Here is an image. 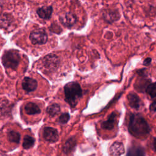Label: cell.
<instances>
[{"instance_id":"1","label":"cell","mask_w":156,"mask_h":156,"mask_svg":"<svg viewBox=\"0 0 156 156\" xmlns=\"http://www.w3.org/2000/svg\"><path fill=\"white\" fill-rule=\"evenodd\" d=\"M129 130L132 135L141 138L149 133L150 127L147 121L141 115L133 114L130 118Z\"/></svg>"},{"instance_id":"2","label":"cell","mask_w":156,"mask_h":156,"mask_svg":"<svg viewBox=\"0 0 156 156\" xmlns=\"http://www.w3.org/2000/svg\"><path fill=\"white\" fill-rule=\"evenodd\" d=\"M66 101L74 107L77 103L78 99L82 96V91L79 84L75 82L66 83L64 87Z\"/></svg>"},{"instance_id":"3","label":"cell","mask_w":156,"mask_h":156,"mask_svg":"<svg viewBox=\"0 0 156 156\" xmlns=\"http://www.w3.org/2000/svg\"><path fill=\"white\" fill-rule=\"evenodd\" d=\"M20 55L16 50L6 51L2 57V63L5 68L15 69L20 63Z\"/></svg>"},{"instance_id":"4","label":"cell","mask_w":156,"mask_h":156,"mask_svg":"<svg viewBox=\"0 0 156 156\" xmlns=\"http://www.w3.org/2000/svg\"><path fill=\"white\" fill-rule=\"evenodd\" d=\"M29 39L32 44L41 45L48 41V35L43 29H38L30 32Z\"/></svg>"},{"instance_id":"5","label":"cell","mask_w":156,"mask_h":156,"mask_svg":"<svg viewBox=\"0 0 156 156\" xmlns=\"http://www.w3.org/2000/svg\"><path fill=\"white\" fill-rule=\"evenodd\" d=\"M59 58L55 54H50L46 55L42 61L43 66L45 70L49 72L55 70L59 65Z\"/></svg>"},{"instance_id":"6","label":"cell","mask_w":156,"mask_h":156,"mask_svg":"<svg viewBox=\"0 0 156 156\" xmlns=\"http://www.w3.org/2000/svg\"><path fill=\"white\" fill-rule=\"evenodd\" d=\"M59 20L65 27H71L77 22V18L73 13L66 12L59 16Z\"/></svg>"},{"instance_id":"7","label":"cell","mask_w":156,"mask_h":156,"mask_svg":"<svg viewBox=\"0 0 156 156\" xmlns=\"http://www.w3.org/2000/svg\"><path fill=\"white\" fill-rule=\"evenodd\" d=\"M43 137L45 140L50 143L56 142L58 140V132L52 127H45L43 130Z\"/></svg>"},{"instance_id":"8","label":"cell","mask_w":156,"mask_h":156,"mask_svg":"<svg viewBox=\"0 0 156 156\" xmlns=\"http://www.w3.org/2000/svg\"><path fill=\"white\" fill-rule=\"evenodd\" d=\"M37 82L30 77H24L22 82V87L27 92L34 91L37 87Z\"/></svg>"},{"instance_id":"9","label":"cell","mask_w":156,"mask_h":156,"mask_svg":"<svg viewBox=\"0 0 156 156\" xmlns=\"http://www.w3.org/2000/svg\"><path fill=\"white\" fill-rule=\"evenodd\" d=\"M110 156H121L124 153V147L122 143L115 142L110 147Z\"/></svg>"},{"instance_id":"10","label":"cell","mask_w":156,"mask_h":156,"mask_svg":"<svg viewBox=\"0 0 156 156\" xmlns=\"http://www.w3.org/2000/svg\"><path fill=\"white\" fill-rule=\"evenodd\" d=\"M53 9L52 6H43L37 10L38 16L44 20H49L52 13Z\"/></svg>"},{"instance_id":"11","label":"cell","mask_w":156,"mask_h":156,"mask_svg":"<svg viewBox=\"0 0 156 156\" xmlns=\"http://www.w3.org/2000/svg\"><path fill=\"white\" fill-rule=\"evenodd\" d=\"M13 23V17L7 13L2 14L0 16V27L7 29L10 28Z\"/></svg>"},{"instance_id":"12","label":"cell","mask_w":156,"mask_h":156,"mask_svg":"<svg viewBox=\"0 0 156 156\" xmlns=\"http://www.w3.org/2000/svg\"><path fill=\"white\" fill-rule=\"evenodd\" d=\"M116 115L115 112L112 113L108 117V119L107 121L102 122L101 124V127L104 129H108V130H111L113 129L115 121H116Z\"/></svg>"},{"instance_id":"13","label":"cell","mask_w":156,"mask_h":156,"mask_svg":"<svg viewBox=\"0 0 156 156\" xmlns=\"http://www.w3.org/2000/svg\"><path fill=\"white\" fill-rule=\"evenodd\" d=\"M103 17L108 23L113 22L119 18L120 16L116 10H105L103 13Z\"/></svg>"},{"instance_id":"14","label":"cell","mask_w":156,"mask_h":156,"mask_svg":"<svg viewBox=\"0 0 156 156\" xmlns=\"http://www.w3.org/2000/svg\"><path fill=\"white\" fill-rule=\"evenodd\" d=\"M130 106L135 109H138L141 104V101L139 97L134 93H129L127 96Z\"/></svg>"},{"instance_id":"15","label":"cell","mask_w":156,"mask_h":156,"mask_svg":"<svg viewBox=\"0 0 156 156\" xmlns=\"http://www.w3.org/2000/svg\"><path fill=\"white\" fill-rule=\"evenodd\" d=\"M25 112L28 115H35L41 112L40 107L34 102H29L24 107Z\"/></svg>"},{"instance_id":"16","label":"cell","mask_w":156,"mask_h":156,"mask_svg":"<svg viewBox=\"0 0 156 156\" xmlns=\"http://www.w3.org/2000/svg\"><path fill=\"white\" fill-rule=\"evenodd\" d=\"M126 156H145V152L140 146H132L129 149Z\"/></svg>"},{"instance_id":"17","label":"cell","mask_w":156,"mask_h":156,"mask_svg":"<svg viewBox=\"0 0 156 156\" xmlns=\"http://www.w3.org/2000/svg\"><path fill=\"white\" fill-rule=\"evenodd\" d=\"M76 145V140L73 138H71L68 139L65 143L63 147V151L64 152L65 154H68L74 149Z\"/></svg>"},{"instance_id":"18","label":"cell","mask_w":156,"mask_h":156,"mask_svg":"<svg viewBox=\"0 0 156 156\" xmlns=\"http://www.w3.org/2000/svg\"><path fill=\"white\" fill-rule=\"evenodd\" d=\"M60 106L57 104H53L48 106L46 108V112L51 116H54L60 112Z\"/></svg>"},{"instance_id":"19","label":"cell","mask_w":156,"mask_h":156,"mask_svg":"<svg viewBox=\"0 0 156 156\" xmlns=\"http://www.w3.org/2000/svg\"><path fill=\"white\" fill-rule=\"evenodd\" d=\"M34 141L35 140L32 136L29 135H26L23 139V146L24 149H28L33 146L34 144Z\"/></svg>"},{"instance_id":"20","label":"cell","mask_w":156,"mask_h":156,"mask_svg":"<svg viewBox=\"0 0 156 156\" xmlns=\"http://www.w3.org/2000/svg\"><path fill=\"white\" fill-rule=\"evenodd\" d=\"M7 138L11 142L18 143L20 140V134L15 131H10L7 134Z\"/></svg>"},{"instance_id":"21","label":"cell","mask_w":156,"mask_h":156,"mask_svg":"<svg viewBox=\"0 0 156 156\" xmlns=\"http://www.w3.org/2000/svg\"><path fill=\"white\" fill-rule=\"evenodd\" d=\"M146 93L150 95L152 98H154L156 95V88H155V83H152L147 85L146 89Z\"/></svg>"},{"instance_id":"22","label":"cell","mask_w":156,"mask_h":156,"mask_svg":"<svg viewBox=\"0 0 156 156\" xmlns=\"http://www.w3.org/2000/svg\"><path fill=\"white\" fill-rule=\"evenodd\" d=\"M69 119V115L68 113H63L58 118V121L61 124H65L66 123L68 120Z\"/></svg>"},{"instance_id":"23","label":"cell","mask_w":156,"mask_h":156,"mask_svg":"<svg viewBox=\"0 0 156 156\" xmlns=\"http://www.w3.org/2000/svg\"><path fill=\"white\" fill-rule=\"evenodd\" d=\"M151 60H152L151 58H149V57L146 58V59L144 60V62H143V65H145V66H148V65H149L151 64Z\"/></svg>"},{"instance_id":"24","label":"cell","mask_w":156,"mask_h":156,"mask_svg":"<svg viewBox=\"0 0 156 156\" xmlns=\"http://www.w3.org/2000/svg\"><path fill=\"white\" fill-rule=\"evenodd\" d=\"M149 108L151 111H153V112L155 111V110H156V104H155V101L151 104V105L149 107Z\"/></svg>"}]
</instances>
